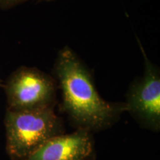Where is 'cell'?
Masks as SVG:
<instances>
[{
	"instance_id": "6",
	"label": "cell",
	"mask_w": 160,
	"mask_h": 160,
	"mask_svg": "<svg viewBox=\"0 0 160 160\" xmlns=\"http://www.w3.org/2000/svg\"><path fill=\"white\" fill-rule=\"evenodd\" d=\"M27 0H0V8L8 9L19 5Z\"/></svg>"
},
{
	"instance_id": "3",
	"label": "cell",
	"mask_w": 160,
	"mask_h": 160,
	"mask_svg": "<svg viewBox=\"0 0 160 160\" xmlns=\"http://www.w3.org/2000/svg\"><path fill=\"white\" fill-rule=\"evenodd\" d=\"M8 109L28 111L53 107L54 82L51 77L33 68L22 67L13 72L5 86Z\"/></svg>"
},
{
	"instance_id": "2",
	"label": "cell",
	"mask_w": 160,
	"mask_h": 160,
	"mask_svg": "<svg viewBox=\"0 0 160 160\" xmlns=\"http://www.w3.org/2000/svg\"><path fill=\"white\" fill-rule=\"evenodd\" d=\"M6 150L13 160H23L46 141L64 131L62 119L53 107L12 111L7 109L5 117Z\"/></svg>"
},
{
	"instance_id": "5",
	"label": "cell",
	"mask_w": 160,
	"mask_h": 160,
	"mask_svg": "<svg viewBox=\"0 0 160 160\" xmlns=\"http://www.w3.org/2000/svg\"><path fill=\"white\" fill-rule=\"evenodd\" d=\"M95 153L91 132L78 129L51 138L23 160H94Z\"/></svg>"
},
{
	"instance_id": "1",
	"label": "cell",
	"mask_w": 160,
	"mask_h": 160,
	"mask_svg": "<svg viewBox=\"0 0 160 160\" xmlns=\"http://www.w3.org/2000/svg\"><path fill=\"white\" fill-rule=\"evenodd\" d=\"M62 97V109L78 129H106L126 111L124 103H111L100 97L91 73L68 47L59 51L55 65Z\"/></svg>"
},
{
	"instance_id": "4",
	"label": "cell",
	"mask_w": 160,
	"mask_h": 160,
	"mask_svg": "<svg viewBox=\"0 0 160 160\" xmlns=\"http://www.w3.org/2000/svg\"><path fill=\"white\" fill-rule=\"evenodd\" d=\"M145 59L143 75L134 82L127 93L126 111L131 113L140 125L151 131L160 128L159 71L148 59L140 45Z\"/></svg>"
},
{
	"instance_id": "7",
	"label": "cell",
	"mask_w": 160,
	"mask_h": 160,
	"mask_svg": "<svg viewBox=\"0 0 160 160\" xmlns=\"http://www.w3.org/2000/svg\"><path fill=\"white\" fill-rule=\"evenodd\" d=\"M48 1H51V0H48Z\"/></svg>"
}]
</instances>
